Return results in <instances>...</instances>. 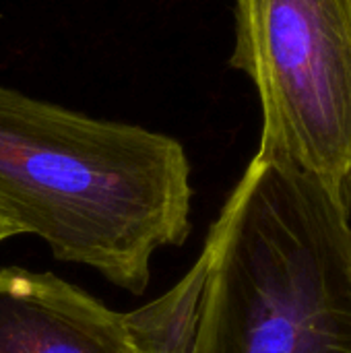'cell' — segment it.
I'll use <instances>...</instances> for the list:
<instances>
[{"mask_svg": "<svg viewBox=\"0 0 351 353\" xmlns=\"http://www.w3.org/2000/svg\"><path fill=\"white\" fill-rule=\"evenodd\" d=\"M341 196H343V203H345V207H348V211H350L351 215V174L341 184Z\"/></svg>", "mask_w": 351, "mask_h": 353, "instance_id": "cell-7", "label": "cell"}, {"mask_svg": "<svg viewBox=\"0 0 351 353\" xmlns=\"http://www.w3.org/2000/svg\"><path fill=\"white\" fill-rule=\"evenodd\" d=\"M192 353H351L341 190L254 155L213 221Z\"/></svg>", "mask_w": 351, "mask_h": 353, "instance_id": "cell-2", "label": "cell"}, {"mask_svg": "<svg viewBox=\"0 0 351 353\" xmlns=\"http://www.w3.org/2000/svg\"><path fill=\"white\" fill-rule=\"evenodd\" d=\"M190 161L180 141L0 85V217L143 296L161 248L190 236Z\"/></svg>", "mask_w": 351, "mask_h": 353, "instance_id": "cell-1", "label": "cell"}, {"mask_svg": "<svg viewBox=\"0 0 351 353\" xmlns=\"http://www.w3.org/2000/svg\"><path fill=\"white\" fill-rule=\"evenodd\" d=\"M205 244L188 273L153 302L122 312L126 331L139 353H192L209 275Z\"/></svg>", "mask_w": 351, "mask_h": 353, "instance_id": "cell-5", "label": "cell"}, {"mask_svg": "<svg viewBox=\"0 0 351 353\" xmlns=\"http://www.w3.org/2000/svg\"><path fill=\"white\" fill-rule=\"evenodd\" d=\"M0 353H139L124 314L54 273L0 269Z\"/></svg>", "mask_w": 351, "mask_h": 353, "instance_id": "cell-4", "label": "cell"}, {"mask_svg": "<svg viewBox=\"0 0 351 353\" xmlns=\"http://www.w3.org/2000/svg\"><path fill=\"white\" fill-rule=\"evenodd\" d=\"M17 236H19V234H17V230L0 217V242L10 240V238H17Z\"/></svg>", "mask_w": 351, "mask_h": 353, "instance_id": "cell-6", "label": "cell"}, {"mask_svg": "<svg viewBox=\"0 0 351 353\" xmlns=\"http://www.w3.org/2000/svg\"><path fill=\"white\" fill-rule=\"evenodd\" d=\"M232 66L257 87V155L341 190L351 174V0H236Z\"/></svg>", "mask_w": 351, "mask_h": 353, "instance_id": "cell-3", "label": "cell"}]
</instances>
